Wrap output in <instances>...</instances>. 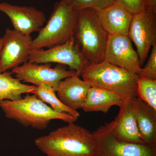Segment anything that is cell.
Segmentation results:
<instances>
[{
	"instance_id": "1",
	"label": "cell",
	"mask_w": 156,
	"mask_h": 156,
	"mask_svg": "<svg viewBox=\"0 0 156 156\" xmlns=\"http://www.w3.org/2000/svg\"><path fill=\"white\" fill-rule=\"evenodd\" d=\"M34 144L47 156H95L93 134L74 123L38 137Z\"/></svg>"
},
{
	"instance_id": "2",
	"label": "cell",
	"mask_w": 156,
	"mask_h": 156,
	"mask_svg": "<svg viewBox=\"0 0 156 156\" xmlns=\"http://www.w3.org/2000/svg\"><path fill=\"white\" fill-rule=\"evenodd\" d=\"M0 108L8 119L17 121L24 127L43 130L53 120L74 123L78 119L68 114L55 112L36 95H27L17 101H0Z\"/></svg>"
},
{
	"instance_id": "3",
	"label": "cell",
	"mask_w": 156,
	"mask_h": 156,
	"mask_svg": "<svg viewBox=\"0 0 156 156\" xmlns=\"http://www.w3.org/2000/svg\"><path fill=\"white\" fill-rule=\"evenodd\" d=\"M80 75L91 87L114 92L123 101L133 100L138 96L137 83L139 76L105 60L88 64Z\"/></svg>"
},
{
	"instance_id": "4",
	"label": "cell",
	"mask_w": 156,
	"mask_h": 156,
	"mask_svg": "<svg viewBox=\"0 0 156 156\" xmlns=\"http://www.w3.org/2000/svg\"><path fill=\"white\" fill-rule=\"evenodd\" d=\"M108 36L101 24L95 10L86 9L77 11L74 37L89 64L104 60Z\"/></svg>"
},
{
	"instance_id": "5",
	"label": "cell",
	"mask_w": 156,
	"mask_h": 156,
	"mask_svg": "<svg viewBox=\"0 0 156 156\" xmlns=\"http://www.w3.org/2000/svg\"><path fill=\"white\" fill-rule=\"evenodd\" d=\"M77 11L63 2L56 3L46 25L31 44V50L62 44L74 37Z\"/></svg>"
},
{
	"instance_id": "6",
	"label": "cell",
	"mask_w": 156,
	"mask_h": 156,
	"mask_svg": "<svg viewBox=\"0 0 156 156\" xmlns=\"http://www.w3.org/2000/svg\"><path fill=\"white\" fill-rule=\"evenodd\" d=\"M28 62L36 64L57 63L68 66L78 75L89 64L76 44L74 37L62 44L31 51Z\"/></svg>"
},
{
	"instance_id": "7",
	"label": "cell",
	"mask_w": 156,
	"mask_h": 156,
	"mask_svg": "<svg viewBox=\"0 0 156 156\" xmlns=\"http://www.w3.org/2000/svg\"><path fill=\"white\" fill-rule=\"evenodd\" d=\"M92 134L95 141V156H156V147L119 140L106 124Z\"/></svg>"
},
{
	"instance_id": "8",
	"label": "cell",
	"mask_w": 156,
	"mask_h": 156,
	"mask_svg": "<svg viewBox=\"0 0 156 156\" xmlns=\"http://www.w3.org/2000/svg\"><path fill=\"white\" fill-rule=\"evenodd\" d=\"M11 72L23 83H31L36 87L45 84L56 91L60 81L76 74L62 65L58 64L52 68L50 63L36 64L28 62L13 69Z\"/></svg>"
},
{
	"instance_id": "9",
	"label": "cell",
	"mask_w": 156,
	"mask_h": 156,
	"mask_svg": "<svg viewBox=\"0 0 156 156\" xmlns=\"http://www.w3.org/2000/svg\"><path fill=\"white\" fill-rule=\"evenodd\" d=\"M128 37L136 47L142 67L151 49L156 44V13L144 9L133 15Z\"/></svg>"
},
{
	"instance_id": "10",
	"label": "cell",
	"mask_w": 156,
	"mask_h": 156,
	"mask_svg": "<svg viewBox=\"0 0 156 156\" xmlns=\"http://www.w3.org/2000/svg\"><path fill=\"white\" fill-rule=\"evenodd\" d=\"M0 52V73L8 71L27 62L33 39L14 30L7 28L3 37Z\"/></svg>"
},
{
	"instance_id": "11",
	"label": "cell",
	"mask_w": 156,
	"mask_h": 156,
	"mask_svg": "<svg viewBox=\"0 0 156 156\" xmlns=\"http://www.w3.org/2000/svg\"><path fill=\"white\" fill-rule=\"evenodd\" d=\"M104 60L137 75L141 68L137 53L128 36H108Z\"/></svg>"
},
{
	"instance_id": "12",
	"label": "cell",
	"mask_w": 156,
	"mask_h": 156,
	"mask_svg": "<svg viewBox=\"0 0 156 156\" xmlns=\"http://www.w3.org/2000/svg\"><path fill=\"white\" fill-rule=\"evenodd\" d=\"M0 11L10 18L14 30L24 35L39 31L46 22L45 14L33 7L0 3Z\"/></svg>"
},
{
	"instance_id": "13",
	"label": "cell",
	"mask_w": 156,
	"mask_h": 156,
	"mask_svg": "<svg viewBox=\"0 0 156 156\" xmlns=\"http://www.w3.org/2000/svg\"><path fill=\"white\" fill-rule=\"evenodd\" d=\"M132 100L124 101L116 117L106 125L112 134L119 140L145 144L140 135L132 108Z\"/></svg>"
},
{
	"instance_id": "14",
	"label": "cell",
	"mask_w": 156,
	"mask_h": 156,
	"mask_svg": "<svg viewBox=\"0 0 156 156\" xmlns=\"http://www.w3.org/2000/svg\"><path fill=\"white\" fill-rule=\"evenodd\" d=\"M76 74L59 82L56 90L57 97L62 103L74 111L83 109L88 91L89 83Z\"/></svg>"
},
{
	"instance_id": "15",
	"label": "cell",
	"mask_w": 156,
	"mask_h": 156,
	"mask_svg": "<svg viewBox=\"0 0 156 156\" xmlns=\"http://www.w3.org/2000/svg\"><path fill=\"white\" fill-rule=\"evenodd\" d=\"M96 12L101 24L109 35L128 36L133 15L122 6L114 3Z\"/></svg>"
},
{
	"instance_id": "16",
	"label": "cell",
	"mask_w": 156,
	"mask_h": 156,
	"mask_svg": "<svg viewBox=\"0 0 156 156\" xmlns=\"http://www.w3.org/2000/svg\"><path fill=\"white\" fill-rule=\"evenodd\" d=\"M132 104L141 139L145 144L156 147V110L138 96L132 100Z\"/></svg>"
},
{
	"instance_id": "17",
	"label": "cell",
	"mask_w": 156,
	"mask_h": 156,
	"mask_svg": "<svg viewBox=\"0 0 156 156\" xmlns=\"http://www.w3.org/2000/svg\"><path fill=\"white\" fill-rule=\"evenodd\" d=\"M123 101L122 98L114 92L91 87L83 109L87 112H101L106 113L112 106L120 107Z\"/></svg>"
},
{
	"instance_id": "18",
	"label": "cell",
	"mask_w": 156,
	"mask_h": 156,
	"mask_svg": "<svg viewBox=\"0 0 156 156\" xmlns=\"http://www.w3.org/2000/svg\"><path fill=\"white\" fill-rule=\"evenodd\" d=\"M12 75L8 71L0 73V101L19 100L22 94L32 93L35 89L36 86L23 83Z\"/></svg>"
},
{
	"instance_id": "19",
	"label": "cell",
	"mask_w": 156,
	"mask_h": 156,
	"mask_svg": "<svg viewBox=\"0 0 156 156\" xmlns=\"http://www.w3.org/2000/svg\"><path fill=\"white\" fill-rule=\"evenodd\" d=\"M32 94H34L44 103L50 105L55 112L68 114L78 119L80 114L77 111H74L66 106L56 95V92L52 87L45 84L36 87Z\"/></svg>"
},
{
	"instance_id": "20",
	"label": "cell",
	"mask_w": 156,
	"mask_h": 156,
	"mask_svg": "<svg viewBox=\"0 0 156 156\" xmlns=\"http://www.w3.org/2000/svg\"><path fill=\"white\" fill-rule=\"evenodd\" d=\"M137 93L141 100L156 110V80L139 76Z\"/></svg>"
},
{
	"instance_id": "21",
	"label": "cell",
	"mask_w": 156,
	"mask_h": 156,
	"mask_svg": "<svg viewBox=\"0 0 156 156\" xmlns=\"http://www.w3.org/2000/svg\"><path fill=\"white\" fill-rule=\"evenodd\" d=\"M114 3V0H73L70 6L76 11L86 9L99 11Z\"/></svg>"
},
{
	"instance_id": "22",
	"label": "cell",
	"mask_w": 156,
	"mask_h": 156,
	"mask_svg": "<svg viewBox=\"0 0 156 156\" xmlns=\"http://www.w3.org/2000/svg\"><path fill=\"white\" fill-rule=\"evenodd\" d=\"M138 75L156 80V44L152 48L147 62L144 67L141 68Z\"/></svg>"
},
{
	"instance_id": "23",
	"label": "cell",
	"mask_w": 156,
	"mask_h": 156,
	"mask_svg": "<svg viewBox=\"0 0 156 156\" xmlns=\"http://www.w3.org/2000/svg\"><path fill=\"white\" fill-rule=\"evenodd\" d=\"M114 3L122 6L133 15L138 14L144 9L143 0H114Z\"/></svg>"
},
{
	"instance_id": "24",
	"label": "cell",
	"mask_w": 156,
	"mask_h": 156,
	"mask_svg": "<svg viewBox=\"0 0 156 156\" xmlns=\"http://www.w3.org/2000/svg\"><path fill=\"white\" fill-rule=\"evenodd\" d=\"M144 9L156 13V0H146L144 4Z\"/></svg>"
},
{
	"instance_id": "25",
	"label": "cell",
	"mask_w": 156,
	"mask_h": 156,
	"mask_svg": "<svg viewBox=\"0 0 156 156\" xmlns=\"http://www.w3.org/2000/svg\"><path fill=\"white\" fill-rule=\"evenodd\" d=\"M60 1L61 2H63L66 3V4H67V5H70L71 4L73 0H60Z\"/></svg>"
},
{
	"instance_id": "26",
	"label": "cell",
	"mask_w": 156,
	"mask_h": 156,
	"mask_svg": "<svg viewBox=\"0 0 156 156\" xmlns=\"http://www.w3.org/2000/svg\"><path fill=\"white\" fill-rule=\"evenodd\" d=\"M3 45V38H0V52H1V50L2 48Z\"/></svg>"
},
{
	"instance_id": "27",
	"label": "cell",
	"mask_w": 156,
	"mask_h": 156,
	"mask_svg": "<svg viewBox=\"0 0 156 156\" xmlns=\"http://www.w3.org/2000/svg\"><path fill=\"white\" fill-rule=\"evenodd\" d=\"M144 2V4H145V3L146 2V0H143Z\"/></svg>"
}]
</instances>
